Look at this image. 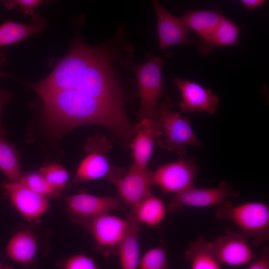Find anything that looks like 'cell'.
Segmentation results:
<instances>
[{
    "mask_svg": "<svg viewBox=\"0 0 269 269\" xmlns=\"http://www.w3.org/2000/svg\"><path fill=\"white\" fill-rule=\"evenodd\" d=\"M43 1L41 0H15L6 1L5 4L9 8L17 6L22 13L31 15L33 20L39 16L34 12L35 9Z\"/></svg>",
    "mask_w": 269,
    "mask_h": 269,
    "instance_id": "83f0119b",
    "label": "cell"
},
{
    "mask_svg": "<svg viewBox=\"0 0 269 269\" xmlns=\"http://www.w3.org/2000/svg\"><path fill=\"white\" fill-rule=\"evenodd\" d=\"M135 134L130 141L134 164L147 167L154 150L155 143L161 135L158 121L144 119L134 126Z\"/></svg>",
    "mask_w": 269,
    "mask_h": 269,
    "instance_id": "9a60e30c",
    "label": "cell"
},
{
    "mask_svg": "<svg viewBox=\"0 0 269 269\" xmlns=\"http://www.w3.org/2000/svg\"><path fill=\"white\" fill-rule=\"evenodd\" d=\"M18 182L33 192L49 199L58 198L61 195V193L57 191L50 186L39 171L23 174Z\"/></svg>",
    "mask_w": 269,
    "mask_h": 269,
    "instance_id": "cb8c5ba5",
    "label": "cell"
},
{
    "mask_svg": "<svg viewBox=\"0 0 269 269\" xmlns=\"http://www.w3.org/2000/svg\"><path fill=\"white\" fill-rule=\"evenodd\" d=\"M0 269H9L6 268H1V267H0Z\"/></svg>",
    "mask_w": 269,
    "mask_h": 269,
    "instance_id": "d6a6232c",
    "label": "cell"
},
{
    "mask_svg": "<svg viewBox=\"0 0 269 269\" xmlns=\"http://www.w3.org/2000/svg\"><path fill=\"white\" fill-rule=\"evenodd\" d=\"M154 185L153 171L134 164L115 184L120 197L131 210L151 194Z\"/></svg>",
    "mask_w": 269,
    "mask_h": 269,
    "instance_id": "30bf717a",
    "label": "cell"
},
{
    "mask_svg": "<svg viewBox=\"0 0 269 269\" xmlns=\"http://www.w3.org/2000/svg\"><path fill=\"white\" fill-rule=\"evenodd\" d=\"M112 147V142L104 135L97 134L90 137L84 146L85 156L67 186L69 187L99 179H105L115 185L128 168L118 167L112 163L108 152Z\"/></svg>",
    "mask_w": 269,
    "mask_h": 269,
    "instance_id": "7a4b0ae2",
    "label": "cell"
},
{
    "mask_svg": "<svg viewBox=\"0 0 269 269\" xmlns=\"http://www.w3.org/2000/svg\"><path fill=\"white\" fill-rule=\"evenodd\" d=\"M6 58L3 54L0 51V70L2 66L6 62Z\"/></svg>",
    "mask_w": 269,
    "mask_h": 269,
    "instance_id": "1f68e13d",
    "label": "cell"
},
{
    "mask_svg": "<svg viewBox=\"0 0 269 269\" xmlns=\"http://www.w3.org/2000/svg\"><path fill=\"white\" fill-rule=\"evenodd\" d=\"M157 18V31L159 48L190 43L188 29L181 17L171 14L158 0H153Z\"/></svg>",
    "mask_w": 269,
    "mask_h": 269,
    "instance_id": "5bb4252c",
    "label": "cell"
},
{
    "mask_svg": "<svg viewBox=\"0 0 269 269\" xmlns=\"http://www.w3.org/2000/svg\"><path fill=\"white\" fill-rule=\"evenodd\" d=\"M198 170L193 159L182 157L153 171L154 185L163 192L176 194L195 186L194 180Z\"/></svg>",
    "mask_w": 269,
    "mask_h": 269,
    "instance_id": "ba28073f",
    "label": "cell"
},
{
    "mask_svg": "<svg viewBox=\"0 0 269 269\" xmlns=\"http://www.w3.org/2000/svg\"><path fill=\"white\" fill-rule=\"evenodd\" d=\"M216 217L237 225L241 233L257 247L269 240V206L260 201L234 205L225 201L217 209Z\"/></svg>",
    "mask_w": 269,
    "mask_h": 269,
    "instance_id": "3957f363",
    "label": "cell"
},
{
    "mask_svg": "<svg viewBox=\"0 0 269 269\" xmlns=\"http://www.w3.org/2000/svg\"><path fill=\"white\" fill-rule=\"evenodd\" d=\"M240 192L225 181L212 188H198L195 186L175 194L167 205L171 213L180 212L187 207L203 208L220 205L229 197H236Z\"/></svg>",
    "mask_w": 269,
    "mask_h": 269,
    "instance_id": "52a82bcc",
    "label": "cell"
},
{
    "mask_svg": "<svg viewBox=\"0 0 269 269\" xmlns=\"http://www.w3.org/2000/svg\"><path fill=\"white\" fill-rule=\"evenodd\" d=\"M162 65L161 57L150 55L145 62L134 66V72L140 100L138 121L144 119L158 121V103L165 92L162 77Z\"/></svg>",
    "mask_w": 269,
    "mask_h": 269,
    "instance_id": "5b68a950",
    "label": "cell"
},
{
    "mask_svg": "<svg viewBox=\"0 0 269 269\" xmlns=\"http://www.w3.org/2000/svg\"><path fill=\"white\" fill-rule=\"evenodd\" d=\"M37 248L35 236L31 230L26 229L13 235L6 245L5 252L10 259L25 266L33 262Z\"/></svg>",
    "mask_w": 269,
    "mask_h": 269,
    "instance_id": "e0dca14e",
    "label": "cell"
},
{
    "mask_svg": "<svg viewBox=\"0 0 269 269\" xmlns=\"http://www.w3.org/2000/svg\"><path fill=\"white\" fill-rule=\"evenodd\" d=\"M63 269H101L94 260L83 254H79L68 258L63 265Z\"/></svg>",
    "mask_w": 269,
    "mask_h": 269,
    "instance_id": "4316f807",
    "label": "cell"
},
{
    "mask_svg": "<svg viewBox=\"0 0 269 269\" xmlns=\"http://www.w3.org/2000/svg\"><path fill=\"white\" fill-rule=\"evenodd\" d=\"M239 28L230 19H222L214 30L206 38L200 39V52L205 55L214 48L234 45L239 41Z\"/></svg>",
    "mask_w": 269,
    "mask_h": 269,
    "instance_id": "ac0fdd59",
    "label": "cell"
},
{
    "mask_svg": "<svg viewBox=\"0 0 269 269\" xmlns=\"http://www.w3.org/2000/svg\"><path fill=\"white\" fill-rule=\"evenodd\" d=\"M4 130L0 129V169L9 182H18L23 174L19 153L11 143L4 139Z\"/></svg>",
    "mask_w": 269,
    "mask_h": 269,
    "instance_id": "603a6c76",
    "label": "cell"
},
{
    "mask_svg": "<svg viewBox=\"0 0 269 269\" xmlns=\"http://www.w3.org/2000/svg\"><path fill=\"white\" fill-rule=\"evenodd\" d=\"M69 212L77 220L90 219L122 208L119 199L113 196H98L80 193L63 197Z\"/></svg>",
    "mask_w": 269,
    "mask_h": 269,
    "instance_id": "7c38bea8",
    "label": "cell"
},
{
    "mask_svg": "<svg viewBox=\"0 0 269 269\" xmlns=\"http://www.w3.org/2000/svg\"><path fill=\"white\" fill-rule=\"evenodd\" d=\"M128 227L118 250L122 269H138L139 262V233L140 224L130 212L127 218Z\"/></svg>",
    "mask_w": 269,
    "mask_h": 269,
    "instance_id": "2e32d148",
    "label": "cell"
},
{
    "mask_svg": "<svg viewBox=\"0 0 269 269\" xmlns=\"http://www.w3.org/2000/svg\"><path fill=\"white\" fill-rule=\"evenodd\" d=\"M169 97L157 106L158 123L161 135L157 143L162 148L178 154L186 152V147L190 145L200 147L201 143L188 118L173 111Z\"/></svg>",
    "mask_w": 269,
    "mask_h": 269,
    "instance_id": "277c9868",
    "label": "cell"
},
{
    "mask_svg": "<svg viewBox=\"0 0 269 269\" xmlns=\"http://www.w3.org/2000/svg\"><path fill=\"white\" fill-rule=\"evenodd\" d=\"M210 243L212 252L221 264L242 266L258 257L251 248L249 240L241 232L230 229L225 230L224 235Z\"/></svg>",
    "mask_w": 269,
    "mask_h": 269,
    "instance_id": "9c48e42d",
    "label": "cell"
},
{
    "mask_svg": "<svg viewBox=\"0 0 269 269\" xmlns=\"http://www.w3.org/2000/svg\"><path fill=\"white\" fill-rule=\"evenodd\" d=\"M130 212L140 224L154 227L165 218L166 207L161 198L151 194Z\"/></svg>",
    "mask_w": 269,
    "mask_h": 269,
    "instance_id": "7402d4cb",
    "label": "cell"
},
{
    "mask_svg": "<svg viewBox=\"0 0 269 269\" xmlns=\"http://www.w3.org/2000/svg\"><path fill=\"white\" fill-rule=\"evenodd\" d=\"M28 24L5 21L0 25V47L18 42L44 29L46 22L39 17Z\"/></svg>",
    "mask_w": 269,
    "mask_h": 269,
    "instance_id": "ffe728a7",
    "label": "cell"
},
{
    "mask_svg": "<svg viewBox=\"0 0 269 269\" xmlns=\"http://www.w3.org/2000/svg\"><path fill=\"white\" fill-rule=\"evenodd\" d=\"M138 269H170L165 248L161 245L146 251L140 258Z\"/></svg>",
    "mask_w": 269,
    "mask_h": 269,
    "instance_id": "d4e9b609",
    "label": "cell"
},
{
    "mask_svg": "<svg viewBox=\"0 0 269 269\" xmlns=\"http://www.w3.org/2000/svg\"><path fill=\"white\" fill-rule=\"evenodd\" d=\"M12 97V94L9 92L0 89V128H3L1 124L0 116L2 111L3 105L8 102Z\"/></svg>",
    "mask_w": 269,
    "mask_h": 269,
    "instance_id": "4dcf8cb0",
    "label": "cell"
},
{
    "mask_svg": "<svg viewBox=\"0 0 269 269\" xmlns=\"http://www.w3.org/2000/svg\"><path fill=\"white\" fill-rule=\"evenodd\" d=\"M266 2L265 0H241L240 2L247 9H256Z\"/></svg>",
    "mask_w": 269,
    "mask_h": 269,
    "instance_id": "f546056e",
    "label": "cell"
},
{
    "mask_svg": "<svg viewBox=\"0 0 269 269\" xmlns=\"http://www.w3.org/2000/svg\"><path fill=\"white\" fill-rule=\"evenodd\" d=\"M174 83L181 97L180 113L204 112L213 115L216 112L219 98L210 89L205 88L196 81L187 79L175 78Z\"/></svg>",
    "mask_w": 269,
    "mask_h": 269,
    "instance_id": "8fae6325",
    "label": "cell"
},
{
    "mask_svg": "<svg viewBox=\"0 0 269 269\" xmlns=\"http://www.w3.org/2000/svg\"><path fill=\"white\" fill-rule=\"evenodd\" d=\"M224 16L218 10H190L181 16L188 30L196 32L202 39L207 37L220 23Z\"/></svg>",
    "mask_w": 269,
    "mask_h": 269,
    "instance_id": "44dd1931",
    "label": "cell"
},
{
    "mask_svg": "<svg viewBox=\"0 0 269 269\" xmlns=\"http://www.w3.org/2000/svg\"><path fill=\"white\" fill-rule=\"evenodd\" d=\"M246 269H269V247H264Z\"/></svg>",
    "mask_w": 269,
    "mask_h": 269,
    "instance_id": "f1b7e54d",
    "label": "cell"
},
{
    "mask_svg": "<svg viewBox=\"0 0 269 269\" xmlns=\"http://www.w3.org/2000/svg\"><path fill=\"white\" fill-rule=\"evenodd\" d=\"M3 187L14 207L27 220L38 219L49 208V198L33 192L19 182H5Z\"/></svg>",
    "mask_w": 269,
    "mask_h": 269,
    "instance_id": "4fadbf2b",
    "label": "cell"
},
{
    "mask_svg": "<svg viewBox=\"0 0 269 269\" xmlns=\"http://www.w3.org/2000/svg\"><path fill=\"white\" fill-rule=\"evenodd\" d=\"M39 171L50 186L59 193L66 187L69 178V173L67 169L57 163L45 165Z\"/></svg>",
    "mask_w": 269,
    "mask_h": 269,
    "instance_id": "484cf974",
    "label": "cell"
},
{
    "mask_svg": "<svg viewBox=\"0 0 269 269\" xmlns=\"http://www.w3.org/2000/svg\"><path fill=\"white\" fill-rule=\"evenodd\" d=\"M190 263V269H222L214 256L211 243L200 236L189 244L184 254Z\"/></svg>",
    "mask_w": 269,
    "mask_h": 269,
    "instance_id": "d6986e66",
    "label": "cell"
},
{
    "mask_svg": "<svg viewBox=\"0 0 269 269\" xmlns=\"http://www.w3.org/2000/svg\"><path fill=\"white\" fill-rule=\"evenodd\" d=\"M92 234L98 249L106 256L118 254L128 229L127 219L105 213L90 219L77 220Z\"/></svg>",
    "mask_w": 269,
    "mask_h": 269,
    "instance_id": "8992f818",
    "label": "cell"
},
{
    "mask_svg": "<svg viewBox=\"0 0 269 269\" xmlns=\"http://www.w3.org/2000/svg\"><path fill=\"white\" fill-rule=\"evenodd\" d=\"M134 51L122 26L113 38L97 46L78 36L47 77L21 83L41 99L44 112L57 128L68 131L98 125L126 142L135 132L126 110L125 86L135 65Z\"/></svg>",
    "mask_w": 269,
    "mask_h": 269,
    "instance_id": "6da1fadb",
    "label": "cell"
}]
</instances>
